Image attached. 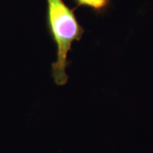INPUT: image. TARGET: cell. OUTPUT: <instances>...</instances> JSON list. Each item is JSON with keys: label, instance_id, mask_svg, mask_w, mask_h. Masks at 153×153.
I'll return each mask as SVG.
<instances>
[{"label": "cell", "instance_id": "6da1fadb", "mask_svg": "<svg viewBox=\"0 0 153 153\" xmlns=\"http://www.w3.org/2000/svg\"><path fill=\"white\" fill-rule=\"evenodd\" d=\"M45 22L49 36L56 46V61L51 65V75L58 86L68 82L66 67L71 63L67 59L74 41H80L84 29L79 24L71 9L63 0H46Z\"/></svg>", "mask_w": 153, "mask_h": 153}, {"label": "cell", "instance_id": "7a4b0ae2", "mask_svg": "<svg viewBox=\"0 0 153 153\" xmlns=\"http://www.w3.org/2000/svg\"><path fill=\"white\" fill-rule=\"evenodd\" d=\"M75 4V10L78 7H86L95 14H104L109 9L111 0H72Z\"/></svg>", "mask_w": 153, "mask_h": 153}]
</instances>
